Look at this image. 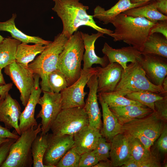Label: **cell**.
Wrapping results in <instances>:
<instances>
[{"label":"cell","instance_id":"3957f363","mask_svg":"<svg viewBox=\"0 0 167 167\" xmlns=\"http://www.w3.org/2000/svg\"><path fill=\"white\" fill-rule=\"evenodd\" d=\"M84 51L80 32L77 31L68 38L59 55L57 65V69L65 76L68 86L76 81L80 76Z\"/></svg>","mask_w":167,"mask_h":167},{"label":"cell","instance_id":"7402d4cb","mask_svg":"<svg viewBox=\"0 0 167 167\" xmlns=\"http://www.w3.org/2000/svg\"><path fill=\"white\" fill-rule=\"evenodd\" d=\"M110 143L109 158L112 167L121 166L131 157L127 137L123 133H120Z\"/></svg>","mask_w":167,"mask_h":167},{"label":"cell","instance_id":"8992f818","mask_svg":"<svg viewBox=\"0 0 167 167\" xmlns=\"http://www.w3.org/2000/svg\"><path fill=\"white\" fill-rule=\"evenodd\" d=\"M41 124L32 126L22 132L11 146L9 155L1 167H31L32 143L41 132Z\"/></svg>","mask_w":167,"mask_h":167},{"label":"cell","instance_id":"f546056e","mask_svg":"<svg viewBox=\"0 0 167 167\" xmlns=\"http://www.w3.org/2000/svg\"><path fill=\"white\" fill-rule=\"evenodd\" d=\"M48 133L38 135L33 141L31 153L33 167H47L43 163V159L47 147Z\"/></svg>","mask_w":167,"mask_h":167},{"label":"cell","instance_id":"6da1fadb","mask_svg":"<svg viewBox=\"0 0 167 167\" xmlns=\"http://www.w3.org/2000/svg\"><path fill=\"white\" fill-rule=\"evenodd\" d=\"M54 5L52 10L61 19L63 24L61 32L69 38L82 26L89 27L109 36L113 32L97 25L93 15H88L89 6L83 5L79 0H53Z\"/></svg>","mask_w":167,"mask_h":167},{"label":"cell","instance_id":"9c48e42d","mask_svg":"<svg viewBox=\"0 0 167 167\" xmlns=\"http://www.w3.org/2000/svg\"><path fill=\"white\" fill-rule=\"evenodd\" d=\"M97 72L96 67L82 69L78 79L60 92L62 109L75 107H83L85 104L84 97L87 92L84 88L90 77Z\"/></svg>","mask_w":167,"mask_h":167},{"label":"cell","instance_id":"7dc6e473","mask_svg":"<svg viewBox=\"0 0 167 167\" xmlns=\"http://www.w3.org/2000/svg\"><path fill=\"white\" fill-rule=\"evenodd\" d=\"M112 167L110 160L99 161L94 167Z\"/></svg>","mask_w":167,"mask_h":167},{"label":"cell","instance_id":"d590c367","mask_svg":"<svg viewBox=\"0 0 167 167\" xmlns=\"http://www.w3.org/2000/svg\"><path fill=\"white\" fill-rule=\"evenodd\" d=\"M111 148L110 142L103 136L99 138L94 149L93 150L99 161H105L109 158Z\"/></svg>","mask_w":167,"mask_h":167},{"label":"cell","instance_id":"2e32d148","mask_svg":"<svg viewBox=\"0 0 167 167\" xmlns=\"http://www.w3.org/2000/svg\"><path fill=\"white\" fill-rule=\"evenodd\" d=\"M34 85L28 102L21 112L19 118V128L21 134L32 127L38 125L35 118V111L36 105L40 98L42 90L40 86V76L34 74Z\"/></svg>","mask_w":167,"mask_h":167},{"label":"cell","instance_id":"816d5d0a","mask_svg":"<svg viewBox=\"0 0 167 167\" xmlns=\"http://www.w3.org/2000/svg\"><path fill=\"white\" fill-rule=\"evenodd\" d=\"M9 138L0 137V145L4 142L7 140Z\"/></svg>","mask_w":167,"mask_h":167},{"label":"cell","instance_id":"603a6c76","mask_svg":"<svg viewBox=\"0 0 167 167\" xmlns=\"http://www.w3.org/2000/svg\"><path fill=\"white\" fill-rule=\"evenodd\" d=\"M149 3V2H143L132 3L130 0H119L114 5L108 10H105L100 6H97L94 10L93 16L103 22L104 24H108L120 14L131 8L142 6Z\"/></svg>","mask_w":167,"mask_h":167},{"label":"cell","instance_id":"4fadbf2b","mask_svg":"<svg viewBox=\"0 0 167 167\" xmlns=\"http://www.w3.org/2000/svg\"><path fill=\"white\" fill-rule=\"evenodd\" d=\"M146 76L154 84L162 87L167 75V58L153 54H141L137 61Z\"/></svg>","mask_w":167,"mask_h":167},{"label":"cell","instance_id":"ba28073f","mask_svg":"<svg viewBox=\"0 0 167 167\" xmlns=\"http://www.w3.org/2000/svg\"><path fill=\"white\" fill-rule=\"evenodd\" d=\"M164 122L153 111L143 117L134 119L122 125V132L140 140L150 139L154 142L162 131Z\"/></svg>","mask_w":167,"mask_h":167},{"label":"cell","instance_id":"4dcf8cb0","mask_svg":"<svg viewBox=\"0 0 167 167\" xmlns=\"http://www.w3.org/2000/svg\"><path fill=\"white\" fill-rule=\"evenodd\" d=\"M130 99L137 101L142 105L155 111V102L165 97L161 94L147 91L135 92L127 94L125 96Z\"/></svg>","mask_w":167,"mask_h":167},{"label":"cell","instance_id":"83f0119b","mask_svg":"<svg viewBox=\"0 0 167 167\" xmlns=\"http://www.w3.org/2000/svg\"><path fill=\"white\" fill-rule=\"evenodd\" d=\"M46 46L39 44L31 45L25 43H20L17 49L16 62L24 66L28 67V64L35 59L37 55L42 52Z\"/></svg>","mask_w":167,"mask_h":167},{"label":"cell","instance_id":"4316f807","mask_svg":"<svg viewBox=\"0 0 167 167\" xmlns=\"http://www.w3.org/2000/svg\"><path fill=\"white\" fill-rule=\"evenodd\" d=\"M122 13L128 16L143 17L154 23L159 21L167 20V16L158 11L154 2L142 6L131 8Z\"/></svg>","mask_w":167,"mask_h":167},{"label":"cell","instance_id":"7bdbcfd3","mask_svg":"<svg viewBox=\"0 0 167 167\" xmlns=\"http://www.w3.org/2000/svg\"><path fill=\"white\" fill-rule=\"evenodd\" d=\"M16 133L11 132L10 129L0 125V137L17 139L19 136Z\"/></svg>","mask_w":167,"mask_h":167},{"label":"cell","instance_id":"ac0fdd59","mask_svg":"<svg viewBox=\"0 0 167 167\" xmlns=\"http://www.w3.org/2000/svg\"><path fill=\"white\" fill-rule=\"evenodd\" d=\"M102 51L108 58L109 63L116 62L124 70L126 68L128 62H137L142 54L138 49L131 46L114 49L106 42L104 44Z\"/></svg>","mask_w":167,"mask_h":167},{"label":"cell","instance_id":"681fc988","mask_svg":"<svg viewBox=\"0 0 167 167\" xmlns=\"http://www.w3.org/2000/svg\"><path fill=\"white\" fill-rule=\"evenodd\" d=\"M6 84L2 72V69L0 68V86L5 85Z\"/></svg>","mask_w":167,"mask_h":167},{"label":"cell","instance_id":"30bf717a","mask_svg":"<svg viewBox=\"0 0 167 167\" xmlns=\"http://www.w3.org/2000/svg\"><path fill=\"white\" fill-rule=\"evenodd\" d=\"M4 72L9 76L20 95V99L22 105L27 104L34 85V73L28 67L16 61L4 68Z\"/></svg>","mask_w":167,"mask_h":167},{"label":"cell","instance_id":"f907efd6","mask_svg":"<svg viewBox=\"0 0 167 167\" xmlns=\"http://www.w3.org/2000/svg\"><path fill=\"white\" fill-rule=\"evenodd\" d=\"M131 2L132 3H135L140 2H148L152 0H130Z\"/></svg>","mask_w":167,"mask_h":167},{"label":"cell","instance_id":"d4e9b609","mask_svg":"<svg viewBox=\"0 0 167 167\" xmlns=\"http://www.w3.org/2000/svg\"><path fill=\"white\" fill-rule=\"evenodd\" d=\"M16 17V14L13 13L12 17L8 20L0 22V31L9 32L11 37L20 41L21 43L47 45L51 42V41L45 40L39 36H29L22 32L15 26V21Z\"/></svg>","mask_w":167,"mask_h":167},{"label":"cell","instance_id":"60d3db41","mask_svg":"<svg viewBox=\"0 0 167 167\" xmlns=\"http://www.w3.org/2000/svg\"><path fill=\"white\" fill-rule=\"evenodd\" d=\"M155 33H160L167 38V20L159 21L152 27L150 35Z\"/></svg>","mask_w":167,"mask_h":167},{"label":"cell","instance_id":"bcb514c9","mask_svg":"<svg viewBox=\"0 0 167 167\" xmlns=\"http://www.w3.org/2000/svg\"><path fill=\"white\" fill-rule=\"evenodd\" d=\"M122 167H139V162L131 157L121 166Z\"/></svg>","mask_w":167,"mask_h":167},{"label":"cell","instance_id":"e0dca14e","mask_svg":"<svg viewBox=\"0 0 167 167\" xmlns=\"http://www.w3.org/2000/svg\"><path fill=\"white\" fill-rule=\"evenodd\" d=\"M21 111L19 102L9 93L4 98L0 99V122L8 129L14 128L19 135H21L19 126Z\"/></svg>","mask_w":167,"mask_h":167},{"label":"cell","instance_id":"277c9868","mask_svg":"<svg viewBox=\"0 0 167 167\" xmlns=\"http://www.w3.org/2000/svg\"><path fill=\"white\" fill-rule=\"evenodd\" d=\"M68 38L62 33L56 36L53 41L46 46L40 54L28 65L34 74H38L41 79L40 83L42 92H50L48 76L57 69L59 54L64 47Z\"/></svg>","mask_w":167,"mask_h":167},{"label":"cell","instance_id":"ffe728a7","mask_svg":"<svg viewBox=\"0 0 167 167\" xmlns=\"http://www.w3.org/2000/svg\"><path fill=\"white\" fill-rule=\"evenodd\" d=\"M102 135L100 131L89 126L85 127L73 135V147L80 154L93 151Z\"/></svg>","mask_w":167,"mask_h":167},{"label":"cell","instance_id":"5bb4252c","mask_svg":"<svg viewBox=\"0 0 167 167\" xmlns=\"http://www.w3.org/2000/svg\"><path fill=\"white\" fill-rule=\"evenodd\" d=\"M87 85L89 92L84 108L88 116L89 126L100 131L102 126L101 115L98 102V80L96 73L90 77Z\"/></svg>","mask_w":167,"mask_h":167},{"label":"cell","instance_id":"9a60e30c","mask_svg":"<svg viewBox=\"0 0 167 167\" xmlns=\"http://www.w3.org/2000/svg\"><path fill=\"white\" fill-rule=\"evenodd\" d=\"M97 77V92H113L119 82L123 70L122 67L116 62L109 63L104 67H96Z\"/></svg>","mask_w":167,"mask_h":167},{"label":"cell","instance_id":"cb8c5ba5","mask_svg":"<svg viewBox=\"0 0 167 167\" xmlns=\"http://www.w3.org/2000/svg\"><path fill=\"white\" fill-rule=\"evenodd\" d=\"M109 108L122 125L134 119L143 117L153 111L148 107L135 105Z\"/></svg>","mask_w":167,"mask_h":167},{"label":"cell","instance_id":"52a82bcc","mask_svg":"<svg viewBox=\"0 0 167 167\" xmlns=\"http://www.w3.org/2000/svg\"><path fill=\"white\" fill-rule=\"evenodd\" d=\"M89 126L88 115L83 107L62 109L52 123L50 130L54 135H74Z\"/></svg>","mask_w":167,"mask_h":167},{"label":"cell","instance_id":"f1b7e54d","mask_svg":"<svg viewBox=\"0 0 167 167\" xmlns=\"http://www.w3.org/2000/svg\"><path fill=\"white\" fill-rule=\"evenodd\" d=\"M21 42L13 38H4L0 44V68L16 61L15 55L17 47Z\"/></svg>","mask_w":167,"mask_h":167},{"label":"cell","instance_id":"f35d334b","mask_svg":"<svg viewBox=\"0 0 167 167\" xmlns=\"http://www.w3.org/2000/svg\"><path fill=\"white\" fill-rule=\"evenodd\" d=\"M16 139L9 138L8 140L3 143L0 145V167L6 159L12 144Z\"/></svg>","mask_w":167,"mask_h":167},{"label":"cell","instance_id":"d6a6232c","mask_svg":"<svg viewBox=\"0 0 167 167\" xmlns=\"http://www.w3.org/2000/svg\"><path fill=\"white\" fill-rule=\"evenodd\" d=\"M109 107L135 105L148 107L139 102L128 99L125 96L117 95L113 92L98 93Z\"/></svg>","mask_w":167,"mask_h":167},{"label":"cell","instance_id":"f5cc1de1","mask_svg":"<svg viewBox=\"0 0 167 167\" xmlns=\"http://www.w3.org/2000/svg\"><path fill=\"white\" fill-rule=\"evenodd\" d=\"M4 39V38L0 35V44L2 42Z\"/></svg>","mask_w":167,"mask_h":167},{"label":"cell","instance_id":"b9f144b4","mask_svg":"<svg viewBox=\"0 0 167 167\" xmlns=\"http://www.w3.org/2000/svg\"><path fill=\"white\" fill-rule=\"evenodd\" d=\"M158 156L151 152L150 156L146 160L139 163V167H159L161 166Z\"/></svg>","mask_w":167,"mask_h":167},{"label":"cell","instance_id":"836d02e7","mask_svg":"<svg viewBox=\"0 0 167 167\" xmlns=\"http://www.w3.org/2000/svg\"><path fill=\"white\" fill-rule=\"evenodd\" d=\"M48 82L50 92L54 93H59L68 87L65 76L58 69L49 74Z\"/></svg>","mask_w":167,"mask_h":167},{"label":"cell","instance_id":"7a4b0ae2","mask_svg":"<svg viewBox=\"0 0 167 167\" xmlns=\"http://www.w3.org/2000/svg\"><path fill=\"white\" fill-rule=\"evenodd\" d=\"M110 23L115 28L109 35L114 41H123L140 52L151 28L156 24L143 17L128 16L122 13L112 19Z\"/></svg>","mask_w":167,"mask_h":167},{"label":"cell","instance_id":"74e56055","mask_svg":"<svg viewBox=\"0 0 167 167\" xmlns=\"http://www.w3.org/2000/svg\"><path fill=\"white\" fill-rule=\"evenodd\" d=\"M155 111L158 118L163 122L167 120V97L155 102Z\"/></svg>","mask_w":167,"mask_h":167},{"label":"cell","instance_id":"ee69618b","mask_svg":"<svg viewBox=\"0 0 167 167\" xmlns=\"http://www.w3.org/2000/svg\"><path fill=\"white\" fill-rule=\"evenodd\" d=\"M154 2L157 10L161 14L167 16V0H154Z\"/></svg>","mask_w":167,"mask_h":167},{"label":"cell","instance_id":"5b68a950","mask_svg":"<svg viewBox=\"0 0 167 167\" xmlns=\"http://www.w3.org/2000/svg\"><path fill=\"white\" fill-rule=\"evenodd\" d=\"M147 91L163 94L162 87L151 83L146 77L145 72L139 63L131 62L125 70L123 69L121 79L113 92L125 96L135 92Z\"/></svg>","mask_w":167,"mask_h":167},{"label":"cell","instance_id":"7c38bea8","mask_svg":"<svg viewBox=\"0 0 167 167\" xmlns=\"http://www.w3.org/2000/svg\"><path fill=\"white\" fill-rule=\"evenodd\" d=\"M73 136L70 135H54L48 134L47 147L43 159L47 167L55 165L74 144Z\"/></svg>","mask_w":167,"mask_h":167},{"label":"cell","instance_id":"484cf974","mask_svg":"<svg viewBox=\"0 0 167 167\" xmlns=\"http://www.w3.org/2000/svg\"><path fill=\"white\" fill-rule=\"evenodd\" d=\"M140 52L142 54H153L167 58V38L157 33L149 35Z\"/></svg>","mask_w":167,"mask_h":167},{"label":"cell","instance_id":"8fae6325","mask_svg":"<svg viewBox=\"0 0 167 167\" xmlns=\"http://www.w3.org/2000/svg\"><path fill=\"white\" fill-rule=\"evenodd\" d=\"M38 104L41 109L36 116V119L41 118V134L48 133L51 126L62 109V99L60 93L43 91Z\"/></svg>","mask_w":167,"mask_h":167},{"label":"cell","instance_id":"e575fe53","mask_svg":"<svg viewBox=\"0 0 167 167\" xmlns=\"http://www.w3.org/2000/svg\"><path fill=\"white\" fill-rule=\"evenodd\" d=\"M80 154L73 147L65 153L55 165L56 167H79Z\"/></svg>","mask_w":167,"mask_h":167},{"label":"cell","instance_id":"ab89813d","mask_svg":"<svg viewBox=\"0 0 167 167\" xmlns=\"http://www.w3.org/2000/svg\"><path fill=\"white\" fill-rule=\"evenodd\" d=\"M156 146L158 150L163 153L167 152V126L165 124L160 135L158 138Z\"/></svg>","mask_w":167,"mask_h":167},{"label":"cell","instance_id":"d6986e66","mask_svg":"<svg viewBox=\"0 0 167 167\" xmlns=\"http://www.w3.org/2000/svg\"><path fill=\"white\" fill-rule=\"evenodd\" d=\"M83 41L85 52L84 54L83 70L91 68L94 64H99L104 67L107 65L109 61L106 55L102 57L98 56L95 51V43L99 37L103 36L104 34L98 32L96 33L89 35L88 33L80 32Z\"/></svg>","mask_w":167,"mask_h":167},{"label":"cell","instance_id":"c3c4849f","mask_svg":"<svg viewBox=\"0 0 167 167\" xmlns=\"http://www.w3.org/2000/svg\"><path fill=\"white\" fill-rule=\"evenodd\" d=\"M162 87L163 92V96L167 97V77L165 78L162 84Z\"/></svg>","mask_w":167,"mask_h":167},{"label":"cell","instance_id":"44dd1931","mask_svg":"<svg viewBox=\"0 0 167 167\" xmlns=\"http://www.w3.org/2000/svg\"><path fill=\"white\" fill-rule=\"evenodd\" d=\"M98 98L101 106L103 124L101 133L106 140L110 142L118 134L122 133V125L110 110L109 106L98 94Z\"/></svg>","mask_w":167,"mask_h":167},{"label":"cell","instance_id":"1f68e13d","mask_svg":"<svg viewBox=\"0 0 167 167\" xmlns=\"http://www.w3.org/2000/svg\"><path fill=\"white\" fill-rule=\"evenodd\" d=\"M125 134L127 139L131 157L139 163L147 159L151 155V151L148 150L137 138Z\"/></svg>","mask_w":167,"mask_h":167},{"label":"cell","instance_id":"f6af8a7d","mask_svg":"<svg viewBox=\"0 0 167 167\" xmlns=\"http://www.w3.org/2000/svg\"><path fill=\"white\" fill-rule=\"evenodd\" d=\"M12 86L13 84L11 83L0 86V99L4 98L6 96Z\"/></svg>","mask_w":167,"mask_h":167},{"label":"cell","instance_id":"8d00e7d4","mask_svg":"<svg viewBox=\"0 0 167 167\" xmlns=\"http://www.w3.org/2000/svg\"><path fill=\"white\" fill-rule=\"evenodd\" d=\"M99 161L93 151L85 152L80 155L79 167H94Z\"/></svg>","mask_w":167,"mask_h":167}]
</instances>
